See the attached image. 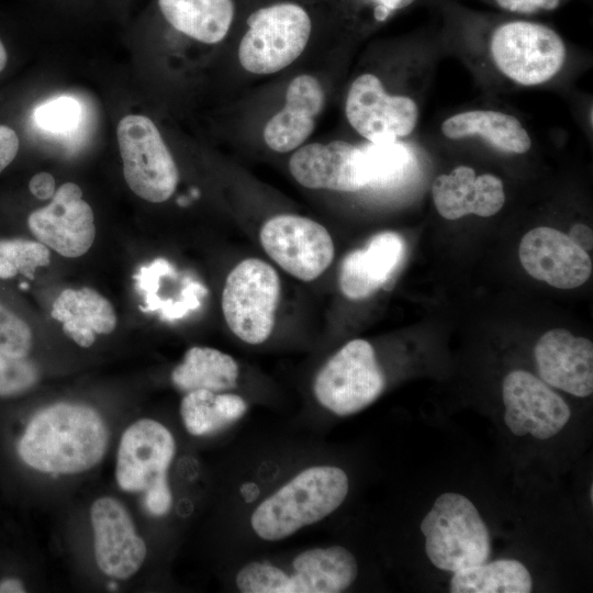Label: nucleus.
<instances>
[{
  "instance_id": "58836bf2",
  "label": "nucleus",
  "mask_w": 593,
  "mask_h": 593,
  "mask_svg": "<svg viewBox=\"0 0 593 593\" xmlns=\"http://www.w3.org/2000/svg\"><path fill=\"white\" fill-rule=\"evenodd\" d=\"M9 55L7 46L0 37V74L5 69L8 64Z\"/></svg>"
},
{
  "instance_id": "bb28decb",
  "label": "nucleus",
  "mask_w": 593,
  "mask_h": 593,
  "mask_svg": "<svg viewBox=\"0 0 593 593\" xmlns=\"http://www.w3.org/2000/svg\"><path fill=\"white\" fill-rule=\"evenodd\" d=\"M533 579L518 560L501 559L457 572L449 583L451 593H528Z\"/></svg>"
},
{
  "instance_id": "f8f14e48",
  "label": "nucleus",
  "mask_w": 593,
  "mask_h": 593,
  "mask_svg": "<svg viewBox=\"0 0 593 593\" xmlns=\"http://www.w3.org/2000/svg\"><path fill=\"white\" fill-rule=\"evenodd\" d=\"M504 423L515 436L549 439L569 423L566 401L540 378L526 370L507 373L502 383Z\"/></svg>"
},
{
  "instance_id": "1a4fd4ad",
  "label": "nucleus",
  "mask_w": 593,
  "mask_h": 593,
  "mask_svg": "<svg viewBox=\"0 0 593 593\" xmlns=\"http://www.w3.org/2000/svg\"><path fill=\"white\" fill-rule=\"evenodd\" d=\"M116 137L130 189L148 202L168 200L177 188L179 172L154 122L142 114H128L119 122Z\"/></svg>"
},
{
  "instance_id": "7c9ffc66",
  "label": "nucleus",
  "mask_w": 593,
  "mask_h": 593,
  "mask_svg": "<svg viewBox=\"0 0 593 593\" xmlns=\"http://www.w3.org/2000/svg\"><path fill=\"white\" fill-rule=\"evenodd\" d=\"M80 115L79 102L65 96L42 103L33 113L35 123L52 133H66L74 130Z\"/></svg>"
},
{
  "instance_id": "f3484780",
  "label": "nucleus",
  "mask_w": 593,
  "mask_h": 593,
  "mask_svg": "<svg viewBox=\"0 0 593 593\" xmlns=\"http://www.w3.org/2000/svg\"><path fill=\"white\" fill-rule=\"evenodd\" d=\"M90 521L99 569L121 580L136 573L147 550L126 508L116 499L100 497L91 506Z\"/></svg>"
},
{
  "instance_id": "aec40b11",
  "label": "nucleus",
  "mask_w": 593,
  "mask_h": 593,
  "mask_svg": "<svg viewBox=\"0 0 593 593\" xmlns=\"http://www.w3.org/2000/svg\"><path fill=\"white\" fill-rule=\"evenodd\" d=\"M324 103V90L315 77L300 75L293 78L286 92L284 107L265 126L267 146L278 153H288L302 145L314 131L315 119Z\"/></svg>"
},
{
  "instance_id": "e433bc0d",
  "label": "nucleus",
  "mask_w": 593,
  "mask_h": 593,
  "mask_svg": "<svg viewBox=\"0 0 593 593\" xmlns=\"http://www.w3.org/2000/svg\"><path fill=\"white\" fill-rule=\"evenodd\" d=\"M570 238L582 249L589 253L593 246L592 230L584 224H574L569 234Z\"/></svg>"
},
{
  "instance_id": "c756f323",
  "label": "nucleus",
  "mask_w": 593,
  "mask_h": 593,
  "mask_svg": "<svg viewBox=\"0 0 593 593\" xmlns=\"http://www.w3.org/2000/svg\"><path fill=\"white\" fill-rule=\"evenodd\" d=\"M33 346L30 324L0 299V351L15 358H26Z\"/></svg>"
},
{
  "instance_id": "f704fd0d",
  "label": "nucleus",
  "mask_w": 593,
  "mask_h": 593,
  "mask_svg": "<svg viewBox=\"0 0 593 593\" xmlns=\"http://www.w3.org/2000/svg\"><path fill=\"white\" fill-rule=\"evenodd\" d=\"M29 190L37 199H52L56 192L55 178L47 171L37 172L30 179Z\"/></svg>"
},
{
  "instance_id": "6e6552de",
  "label": "nucleus",
  "mask_w": 593,
  "mask_h": 593,
  "mask_svg": "<svg viewBox=\"0 0 593 593\" xmlns=\"http://www.w3.org/2000/svg\"><path fill=\"white\" fill-rule=\"evenodd\" d=\"M385 388L374 349L365 339H353L337 350L316 373L317 402L338 416L358 413L372 404Z\"/></svg>"
},
{
  "instance_id": "c85d7f7f",
  "label": "nucleus",
  "mask_w": 593,
  "mask_h": 593,
  "mask_svg": "<svg viewBox=\"0 0 593 593\" xmlns=\"http://www.w3.org/2000/svg\"><path fill=\"white\" fill-rule=\"evenodd\" d=\"M372 186H385L396 181L409 165L405 149L394 143L371 144L365 148Z\"/></svg>"
},
{
  "instance_id": "ddd939ff",
  "label": "nucleus",
  "mask_w": 593,
  "mask_h": 593,
  "mask_svg": "<svg viewBox=\"0 0 593 593\" xmlns=\"http://www.w3.org/2000/svg\"><path fill=\"white\" fill-rule=\"evenodd\" d=\"M174 436L163 424L143 418L122 435L116 457L115 478L126 492H144L168 486L167 470L174 459Z\"/></svg>"
},
{
  "instance_id": "f03ea898",
  "label": "nucleus",
  "mask_w": 593,
  "mask_h": 593,
  "mask_svg": "<svg viewBox=\"0 0 593 593\" xmlns=\"http://www.w3.org/2000/svg\"><path fill=\"white\" fill-rule=\"evenodd\" d=\"M349 491L347 473L336 466H312L266 497L253 512L250 525L267 541L290 537L335 512Z\"/></svg>"
},
{
  "instance_id": "9b49d317",
  "label": "nucleus",
  "mask_w": 593,
  "mask_h": 593,
  "mask_svg": "<svg viewBox=\"0 0 593 593\" xmlns=\"http://www.w3.org/2000/svg\"><path fill=\"white\" fill-rule=\"evenodd\" d=\"M345 112L351 127L371 144H390L410 135L419 119L414 99L389 94L381 80L369 72L353 81Z\"/></svg>"
},
{
  "instance_id": "dca6fc26",
  "label": "nucleus",
  "mask_w": 593,
  "mask_h": 593,
  "mask_svg": "<svg viewBox=\"0 0 593 593\" xmlns=\"http://www.w3.org/2000/svg\"><path fill=\"white\" fill-rule=\"evenodd\" d=\"M524 269L533 278L558 289H574L588 281L592 260L569 235L538 226L526 233L518 247Z\"/></svg>"
},
{
  "instance_id": "a878e982",
  "label": "nucleus",
  "mask_w": 593,
  "mask_h": 593,
  "mask_svg": "<svg viewBox=\"0 0 593 593\" xmlns=\"http://www.w3.org/2000/svg\"><path fill=\"white\" fill-rule=\"evenodd\" d=\"M246 411L247 403L242 396L205 389L187 392L180 404L184 427L194 436L216 433L239 419Z\"/></svg>"
},
{
  "instance_id": "cd10ccee",
  "label": "nucleus",
  "mask_w": 593,
  "mask_h": 593,
  "mask_svg": "<svg viewBox=\"0 0 593 593\" xmlns=\"http://www.w3.org/2000/svg\"><path fill=\"white\" fill-rule=\"evenodd\" d=\"M51 261L48 247L38 240L24 237H0V280L19 276L33 280L41 267Z\"/></svg>"
},
{
  "instance_id": "2eb2a0df",
  "label": "nucleus",
  "mask_w": 593,
  "mask_h": 593,
  "mask_svg": "<svg viewBox=\"0 0 593 593\" xmlns=\"http://www.w3.org/2000/svg\"><path fill=\"white\" fill-rule=\"evenodd\" d=\"M289 170L309 189L355 192L370 183L365 149L345 141L300 147L289 160Z\"/></svg>"
},
{
  "instance_id": "412c9836",
  "label": "nucleus",
  "mask_w": 593,
  "mask_h": 593,
  "mask_svg": "<svg viewBox=\"0 0 593 593\" xmlns=\"http://www.w3.org/2000/svg\"><path fill=\"white\" fill-rule=\"evenodd\" d=\"M405 244L395 232L385 231L370 238L361 249L348 253L339 270V288L350 300H362L380 289L403 259Z\"/></svg>"
},
{
  "instance_id": "4468645a",
  "label": "nucleus",
  "mask_w": 593,
  "mask_h": 593,
  "mask_svg": "<svg viewBox=\"0 0 593 593\" xmlns=\"http://www.w3.org/2000/svg\"><path fill=\"white\" fill-rule=\"evenodd\" d=\"M26 224L36 240L68 258L86 254L96 236L92 209L74 182L63 183L47 205L29 214Z\"/></svg>"
},
{
  "instance_id": "4be33fe9",
  "label": "nucleus",
  "mask_w": 593,
  "mask_h": 593,
  "mask_svg": "<svg viewBox=\"0 0 593 593\" xmlns=\"http://www.w3.org/2000/svg\"><path fill=\"white\" fill-rule=\"evenodd\" d=\"M51 315L63 324L64 333L81 347H90L96 334H109L116 326L111 302L96 290L65 289L55 299Z\"/></svg>"
},
{
  "instance_id": "b1692460",
  "label": "nucleus",
  "mask_w": 593,
  "mask_h": 593,
  "mask_svg": "<svg viewBox=\"0 0 593 593\" xmlns=\"http://www.w3.org/2000/svg\"><path fill=\"white\" fill-rule=\"evenodd\" d=\"M166 21L182 34L205 43L221 42L233 23V0H157Z\"/></svg>"
},
{
  "instance_id": "c9c22d12",
  "label": "nucleus",
  "mask_w": 593,
  "mask_h": 593,
  "mask_svg": "<svg viewBox=\"0 0 593 593\" xmlns=\"http://www.w3.org/2000/svg\"><path fill=\"white\" fill-rule=\"evenodd\" d=\"M374 8V18L385 20L391 13L404 10L416 0H368Z\"/></svg>"
},
{
  "instance_id": "423d86ee",
  "label": "nucleus",
  "mask_w": 593,
  "mask_h": 593,
  "mask_svg": "<svg viewBox=\"0 0 593 593\" xmlns=\"http://www.w3.org/2000/svg\"><path fill=\"white\" fill-rule=\"evenodd\" d=\"M239 47L242 67L253 74L277 72L292 64L304 51L312 21L298 3L279 2L254 11Z\"/></svg>"
},
{
  "instance_id": "39448f33",
  "label": "nucleus",
  "mask_w": 593,
  "mask_h": 593,
  "mask_svg": "<svg viewBox=\"0 0 593 593\" xmlns=\"http://www.w3.org/2000/svg\"><path fill=\"white\" fill-rule=\"evenodd\" d=\"M489 53L504 77L525 87L553 79L567 58L566 44L553 29L524 20L500 24L491 34Z\"/></svg>"
},
{
  "instance_id": "5701e85b",
  "label": "nucleus",
  "mask_w": 593,
  "mask_h": 593,
  "mask_svg": "<svg viewBox=\"0 0 593 593\" xmlns=\"http://www.w3.org/2000/svg\"><path fill=\"white\" fill-rule=\"evenodd\" d=\"M440 131L449 139L481 137L504 153L525 154L532 147V138L521 121L495 110L456 113L441 123Z\"/></svg>"
},
{
  "instance_id": "72a5a7b5",
  "label": "nucleus",
  "mask_w": 593,
  "mask_h": 593,
  "mask_svg": "<svg viewBox=\"0 0 593 593\" xmlns=\"http://www.w3.org/2000/svg\"><path fill=\"white\" fill-rule=\"evenodd\" d=\"M20 149V138L11 126L0 123V174L15 159Z\"/></svg>"
},
{
  "instance_id": "a211bd4d",
  "label": "nucleus",
  "mask_w": 593,
  "mask_h": 593,
  "mask_svg": "<svg viewBox=\"0 0 593 593\" xmlns=\"http://www.w3.org/2000/svg\"><path fill=\"white\" fill-rule=\"evenodd\" d=\"M540 379L579 398L593 392V344L563 328L546 332L534 347Z\"/></svg>"
},
{
  "instance_id": "9d476101",
  "label": "nucleus",
  "mask_w": 593,
  "mask_h": 593,
  "mask_svg": "<svg viewBox=\"0 0 593 593\" xmlns=\"http://www.w3.org/2000/svg\"><path fill=\"white\" fill-rule=\"evenodd\" d=\"M259 238L267 255L302 281L318 278L334 259V243L328 231L304 216L276 215L264 223Z\"/></svg>"
},
{
  "instance_id": "4c0bfd02",
  "label": "nucleus",
  "mask_w": 593,
  "mask_h": 593,
  "mask_svg": "<svg viewBox=\"0 0 593 593\" xmlns=\"http://www.w3.org/2000/svg\"><path fill=\"white\" fill-rule=\"evenodd\" d=\"M25 592L24 585L18 579H5L0 582V593Z\"/></svg>"
},
{
  "instance_id": "7ed1b4c3",
  "label": "nucleus",
  "mask_w": 593,
  "mask_h": 593,
  "mask_svg": "<svg viewBox=\"0 0 593 593\" xmlns=\"http://www.w3.org/2000/svg\"><path fill=\"white\" fill-rule=\"evenodd\" d=\"M358 575L351 551L339 545L306 549L289 569L266 561H251L237 572L235 583L244 593H339Z\"/></svg>"
},
{
  "instance_id": "6ab92c4d",
  "label": "nucleus",
  "mask_w": 593,
  "mask_h": 593,
  "mask_svg": "<svg viewBox=\"0 0 593 593\" xmlns=\"http://www.w3.org/2000/svg\"><path fill=\"white\" fill-rule=\"evenodd\" d=\"M432 197L437 212L447 220H458L468 214L492 216L505 202L503 182L499 177L477 175L473 168L465 165L437 176L432 184Z\"/></svg>"
},
{
  "instance_id": "0eeeda50",
  "label": "nucleus",
  "mask_w": 593,
  "mask_h": 593,
  "mask_svg": "<svg viewBox=\"0 0 593 593\" xmlns=\"http://www.w3.org/2000/svg\"><path fill=\"white\" fill-rule=\"evenodd\" d=\"M279 299L277 271L261 259H244L228 273L222 293L228 328L247 344L264 343L272 333Z\"/></svg>"
},
{
  "instance_id": "20e7f679",
  "label": "nucleus",
  "mask_w": 593,
  "mask_h": 593,
  "mask_svg": "<svg viewBox=\"0 0 593 593\" xmlns=\"http://www.w3.org/2000/svg\"><path fill=\"white\" fill-rule=\"evenodd\" d=\"M425 552L439 570L457 572L488 561L489 528L470 499L457 492L441 493L421 522Z\"/></svg>"
},
{
  "instance_id": "393cba45",
  "label": "nucleus",
  "mask_w": 593,
  "mask_h": 593,
  "mask_svg": "<svg viewBox=\"0 0 593 593\" xmlns=\"http://www.w3.org/2000/svg\"><path fill=\"white\" fill-rule=\"evenodd\" d=\"M236 360L215 348L195 346L187 350L182 361L171 372L172 383L181 391L205 389L226 392L237 384Z\"/></svg>"
},
{
  "instance_id": "473e14b6",
  "label": "nucleus",
  "mask_w": 593,
  "mask_h": 593,
  "mask_svg": "<svg viewBox=\"0 0 593 593\" xmlns=\"http://www.w3.org/2000/svg\"><path fill=\"white\" fill-rule=\"evenodd\" d=\"M496 4L508 12L534 14L556 10L561 0H495Z\"/></svg>"
},
{
  "instance_id": "2f4dec72",
  "label": "nucleus",
  "mask_w": 593,
  "mask_h": 593,
  "mask_svg": "<svg viewBox=\"0 0 593 593\" xmlns=\"http://www.w3.org/2000/svg\"><path fill=\"white\" fill-rule=\"evenodd\" d=\"M38 380L36 366L26 358H15L0 351V396L24 393Z\"/></svg>"
},
{
  "instance_id": "f257e3e1",
  "label": "nucleus",
  "mask_w": 593,
  "mask_h": 593,
  "mask_svg": "<svg viewBox=\"0 0 593 593\" xmlns=\"http://www.w3.org/2000/svg\"><path fill=\"white\" fill-rule=\"evenodd\" d=\"M109 432L100 414L77 403H56L38 411L18 444L20 458L46 473H78L103 458Z\"/></svg>"
}]
</instances>
